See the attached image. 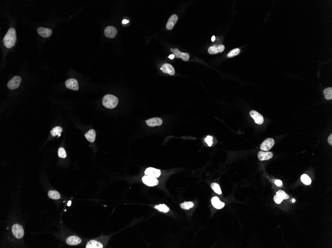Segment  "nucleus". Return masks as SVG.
I'll list each match as a JSON object with an SVG mask.
<instances>
[{"mask_svg": "<svg viewBox=\"0 0 332 248\" xmlns=\"http://www.w3.org/2000/svg\"><path fill=\"white\" fill-rule=\"evenodd\" d=\"M16 41L17 36L15 30L14 28H10L3 37V44L7 48H10L15 45Z\"/></svg>", "mask_w": 332, "mask_h": 248, "instance_id": "1", "label": "nucleus"}, {"mask_svg": "<svg viewBox=\"0 0 332 248\" xmlns=\"http://www.w3.org/2000/svg\"><path fill=\"white\" fill-rule=\"evenodd\" d=\"M118 98L114 95H106L102 99V105L106 108L112 109L115 108L118 106Z\"/></svg>", "mask_w": 332, "mask_h": 248, "instance_id": "2", "label": "nucleus"}, {"mask_svg": "<svg viewBox=\"0 0 332 248\" xmlns=\"http://www.w3.org/2000/svg\"><path fill=\"white\" fill-rule=\"evenodd\" d=\"M12 232L14 236L17 239H21L24 236V229L22 226L18 224H15L12 226Z\"/></svg>", "mask_w": 332, "mask_h": 248, "instance_id": "3", "label": "nucleus"}, {"mask_svg": "<svg viewBox=\"0 0 332 248\" xmlns=\"http://www.w3.org/2000/svg\"><path fill=\"white\" fill-rule=\"evenodd\" d=\"M21 83V78L19 76H15L9 81L7 86L10 89H15L19 87Z\"/></svg>", "mask_w": 332, "mask_h": 248, "instance_id": "4", "label": "nucleus"}, {"mask_svg": "<svg viewBox=\"0 0 332 248\" xmlns=\"http://www.w3.org/2000/svg\"><path fill=\"white\" fill-rule=\"evenodd\" d=\"M142 182L146 185L153 187L154 186L157 185L159 183V181L156 178L151 177L150 176H144L142 177Z\"/></svg>", "mask_w": 332, "mask_h": 248, "instance_id": "5", "label": "nucleus"}, {"mask_svg": "<svg viewBox=\"0 0 332 248\" xmlns=\"http://www.w3.org/2000/svg\"><path fill=\"white\" fill-rule=\"evenodd\" d=\"M274 144V140L273 138L267 139L261 144V149L264 151H268L273 148Z\"/></svg>", "mask_w": 332, "mask_h": 248, "instance_id": "6", "label": "nucleus"}, {"mask_svg": "<svg viewBox=\"0 0 332 248\" xmlns=\"http://www.w3.org/2000/svg\"><path fill=\"white\" fill-rule=\"evenodd\" d=\"M251 117L253 118L255 123L259 125L262 124L264 122V117L258 111H252L250 113Z\"/></svg>", "mask_w": 332, "mask_h": 248, "instance_id": "7", "label": "nucleus"}, {"mask_svg": "<svg viewBox=\"0 0 332 248\" xmlns=\"http://www.w3.org/2000/svg\"><path fill=\"white\" fill-rule=\"evenodd\" d=\"M104 35L106 37L109 38H113L118 33V30L116 27L113 26H109L104 29Z\"/></svg>", "mask_w": 332, "mask_h": 248, "instance_id": "8", "label": "nucleus"}, {"mask_svg": "<svg viewBox=\"0 0 332 248\" xmlns=\"http://www.w3.org/2000/svg\"><path fill=\"white\" fill-rule=\"evenodd\" d=\"M65 85L69 89L77 91L79 89L78 82L75 78H71L65 81Z\"/></svg>", "mask_w": 332, "mask_h": 248, "instance_id": "9", "label": "nucleus"}, {"mask_svg": "<svg viewBox=\"0 0 332 248\" xmlns=\"http://www.w3.org/2000/svg\"><path fill=\"white\" fill-rule=\"evenodd\" d=\"M146 175L150 176L154 178L160 177L161 175V171L158 169H155L153 167H149L146 169L145 171Z\"/></svg>", "mask_w": 332, "mask_h": 248, "instance_id": "10", "label": "nucleus"}, {"mask_svg": "<svg viewBox=\"0 0 332 248\" xmlns=\"http://www.w3.org/2000/svg\"><path fill=\"white\" fill-rule=\"evenodd\" d=\"M173 53L175 56V57L178 58V59L181 58L184 61H188L189 59V55L188 53L181 52V51H180L179 49H177V48H175V49H174Z\"/></svg>", "mask_w": 332, "mask_h": 248, "instance_id": "11", "label": "nucleus"}, {"mask_svg": "<svg viewBox=\"0 0 332 248\" xmlns=\"http://www.w3.org/2000/svg\"><path fill=\"white\" fill-rule=\"evenodd\" d=\"M224 49H225V46L223 45H214L209 48L208 52L210 54H216L222 52L224 50Z\"/></svg>", "mask_w": 332, "mask_h": 248, "instance_id": "12", "label": "nucleus"}, {"mask_svg": "<svg viewBox=\"0 0 332 248\" xmlns=\"http://www.w3.org/2000/svg\"><path fill=\"white\" fill-rule=\"evenodd\" d=\"M147 125L150 127H154L156 126H160L163 123L162 119L159 117H153L150 118L146 121Z\"/></svg>", "mask_w": 332, "mask_h": 248, "instance_id": "13", "label": "nucleus"}, {"mask_svg": "<svg viewBox=\"0 0 332 248\" xmlns=\"http://www.w3.org/2000/svg\"><path fill=\"white\" fill-rule=\"evenodd\" d=\"M258 157L261 161L269 160V159L273 158V154L272 152L268 151H260L258 153Z\"/></svg>", "mask_w": 332, "mask_h": 248, "instance_id": "14", "label": "nucleus"}, {"mask_svg": "<svg viewBox=\"0 0 332 248\" xmlns=\"http://www.w3.org/2000/svg\"><path fill=\"white\" fill-rule=\"evenodd\" d=\"M177 20H178V17H177V15H171L170 18H169V20L168 21L167 24H166V28L168 30H172V29L173 28L174 26H175L176 22H177Z\"/></svg>", "mask_w": 332, "mask_h": 248, "instance_id": "15", "label": "nucleus"}, {"mask_svg": "<svg viewBox=\"0 0 332 248\" xmlns=\"http://www.w3.org/2000/svg\"><path fill=\"white\" fill-rule=\"evenodd\" d=\"M66 242L67 244L68 245L70 246H75L80 244L82 240L80 238L76 236H71L67 238Z\"/></svg>", "mask_w": 332, "mask_h": 248, "instance_id": "16", "label": "nucleus"}, {"mask_svg": "<svg viewBox=\"0 0 332 248\" xmlns=\"http://www.w3.org/2000/svg\"><path fill=\"white\" fill-rule=\"evenodd\" d=\"M38 32L39 35L45 38L50 37L52 34V30L50 29L45 27H39L38 29Z\"/></svg>", "mask_w": 332, "mask_h": 248, "instance_id": "17", "label": "nucleus"}, {"mask_svg": "<svg viewBox=\"0 0 332 248\" xmlns=\"http://www.w3.org/2000/svg\"><path fill=\"white\" fill-rule=\"evenodd\" d=\"M161 69L164 73L170 74L171 75H173L175 74V71L173 66L169 64H165L162 66Z\"/></svg>", "mask_w": 332, "mask_h": 248, "instance_id": "18", "label": "nucleus"}, {"mask_svg": "<svg viewBox=\"0 0 332 248\" xmlns=\"http://www.w3.org/2000/svg\"><path fill=\"white\" fill-rule=\"evenodd\" d=\"M211 203L213 207L217 209H221L225 206V204L220 201L217 197L212 198L211 199Z\"/></svg>", "mask_w": 332, "mask_h": 248, "instance_id": "19", "label": "nucleus"}, {"mask_svg": "<svg viewBox=\"0 0 332 248\" xmlns=\"http://www.w3.org/2000/svg\"><path fill=\"white\" fill-rule=\"evenodd\" d=\"M86 248H102V244L95 240H92L87 243L86 246Z\"/></svg>", "mask_w": 332, "mask_h": 248, "instance_id": "20", "label": "nucleus"}, {"mask_svg": "<svg viewBox=\"0 0 332 248\" xmlns=\"http://www.w3.org/2000/svg\"><path fill=\"white\" fill-rule=\"evenodd\" d=\"M95 132L94 129H90L85 134V136L89 142H94L95 139Z\"/></svg>", "mask_w": 332, "mask_h": 248, "instance_id": "21", "label": "nucleus"}, {"mask_svg": "<svg viewBox=\"0 0 332 248\" xmlns=\"http://www.w3.org/2000/svg\"><path fill=\"white\" fill-rule=\"evenodd\" d=\"M48 196L52 199L58 200L60 199L61 196L59 193L56 190H50L48 193Z\"/></svg>", "mask_w": 332, "mask_h": 248, "instance_id": "22", "label": "nucleus"}, {"mask_svg": "<svg viewBox=\"0 0 332 248\" xmlns=\"http://www.w3.org/2000/svg\"><path fill=\"white\" fill-rule=\"evenodd\" d=\"M63 129L61 127H55L54 128H53V129L50 131V133L53 137H55L57 135H58V137H60L61 136V133Z\"/></svg>", "mask_w": 332, "mask_h": 248, "instance_id": "23", "label": "nucleus"}, {"mask_svg": "<svg viewBox=\"0 0 332 248\" xmlns=\"http://www.w3.org/2000/svg\"><path fill=\"white\" fill-rule=\"evenodd\" d=\"M194 203L191 202H185L182 203L180 204V207L182 209L187 210V209H190L191 208H193L194 207Z\"/></svg>", "mask_w": 332, "mask_h": 248, "instance_id": "24", "label": "nucleus"}, {"mask_svg": "<svg viewBox=\"0 0 332 248\" xmlns=\"http://www.w3.org/2000/svg\"><path fill=\"white\" fill-rule=\"evenodd\" d=\"M324 95L326 99L328 100L332 99V88L331 87L327 88L324 90Z\"/></svg>", "mask_w": 332, "mask_h": 248, "instance_id": "25", "label": "nucleus"}, {"mask_svg": "<svg viewBox=\"0 0 332 248\" xmlns=\"http://www.w3.org/2000/svg\"><path fill=\"white\" fill-rule=\"evenodd\" d=\"M155 209H158L159 211H162L164 213H167L170 211L169 209L166 204H160L156 205L155 206Z\"/></svg>", "mask_w": 332, "mask_h": 248, "instance_id": "26", "label": "nucleus"}, {"mask_svg": "<svg viewBox=\"0 0 332 248\" xmlns=\"http://www.w3.org/2000/svg\"><path fill=\"white\" fill-rule=\"evenodd\" d=\"M301 180L302 182L306 185H309L311 183V179L307 174H303L301 177Z\"/></svg>", "mask_w": 332, "mask_h": 248, "instance_id": "27", "label": "nucleus"}, {"mask_svg": "<svg viewBox=\"0 0 332 248\" xmlns=\"http://www.w3.org/2000/svg\"><path fill=\"white\" fill-rule=\"evenodd\" d=\"M276 195L278 196V197L280 198V199L283 200H286L289 199L290 196L288 195L287 194H286V193L285 192V191L283 190H279L276 193Z\"/></svg>", "mask_w": 332, "mask_h": 248, "instance_id": "28", "label": "nucleus"}, {"mask_svg": "<svg viewBox=\"0 0 332 248\" xmlns=\"http://www.w3.org/2000/svg\"><path fill=\"white\" fill-rule=\"evenodd\" d=\"M211 187L213 191H214L217 194H219V195L222 194L221 190L219 185H218L216 183H213L211 184Z\"/></svg>", "mask_w": 332, "mask_h": 248, "instance_id": "29", "label": "nucleus"}, {"mask_svg": "<svg viewBox=\"0 0 332 248\" xmlns=\"http://www.w3.org/2000/svg\"><path fill=\"white\" fill-rule=\"evenodd\" d=\"M240 52V49H239V48H236V49H233V50H232L230 51V52L229 53L228 55H227V57H235V56L238 55Z\"/></svg>", "mask_w": 332, "mask_h": 248, "instance_id": "30", "label": "nucleus"}, {"mask_svg": "<svg viewBox=\"0 0 332 248\" xmlns=\"http://www.w3.org/2000/svg\"><path fill=\"white\" fill-rule=\"evenodd\" d=\"M58 157L60 158H62V159H64V158H66V153L64 148H63L62 147L59 148L58 151Z\"/></svg>", "mask_w": 332, "mask_h": 248, "instance_id": "31", "label": "nucleus"}, {"mask_svg": "<svg viewBox=\"0 0 332 248\" xmlns=\"http://www.w3.org/2000/svg\"><path fill=\"white\" fill-rule=\"evenodd\" d=\"M212 137L210 136H207L206 138L205 139V141L206 142L208 146L209 147H211L212 144H213V141H212Z\"/></svg>", "mask_w": 332, "mask_h": 248, "instance_id": "32", "label": "nucleus"}, {"mask_svg": "<svg viewBox=\"0 0 332 248\" xmlns=\"http://www.w3.org/2000/svg\"><path fill=\"white\" fill-rule=\"evenodd\" d=\"M274 202H275L276 204H280L283 201V200L280 199V198L278 197V196H276V195H275V196H274Z\"/></svg>", "mask_w": 332, "mask_h": 248, "instance_id": "33", "label": "nucleus"}, {"mask_svg": "<svg viewBox=\"0 0 332 248\" xmlns=\"http://www.w3.org/2000/svg\"><path fill=\"white\" fill-rule=\"evenodd\" d=\"M274 183H275V184H276V185L278 186H279V187H280V186H283V182H282L281 180H276Z\"/></svg>", "mask_w": 332, "mask_h": 248, "instance_id": "34", "label": "nucleus"}, {"mask_svg": "<svg viewBox=\"0 0 332 248\" xmlns=\"http://www.w3.org/2000/svg\"><path fill=\"white\" fill-rule=\"evenodd\" d=\"M328 143H329V144H330V145H332V134H330V136H329V137H328Z\"/></svg>", "mask_w": 332, "mask_h": 248, "instance_id": "35", "label": "nucleus"}, {"mask_svg": "<svg viewBox=\"0 0 332 248\" xmlns=\"http://www.w3.org/2000/svg\"><path fill=\"white\" fill-rule=\"evenodd\" d=\"M128 22H129V21L128 20H126V19H123V20H122V23L123 24H126Z\"/></svg>", "mask_w": 332, "mask_h": 248, "instance_id": "36", "label": "nucleus"}, {"mask_svg": "<svg viewBox=\"0 0 332 248\" xmlns=\"http://www.w3.org/2000/svg\"><path fill=\"white\" fill-rule=\"evenodd\" d=\"M169 57L170 59H174V57H175V56H174L173 54L170 55L169 56Z\"/></svg>", "mask_w": 332, "mask_h": 248, "instance_id": "37", "label": "nucleus"}, {"mask_svg": "<svg viewBox=\"0 0 332 248\" xmlns=\"http://www.w3.org/2000/svg\"><path fill=\"white\" fill-rule=\"evenodd\" d=\"M215 40V37L214 36H213L212 37V38H211V41H212V42H214Z\"/></svg>", "mask_w": 332, "mask_h": 248, "instance_id": "38", "label": "nucleus"}, {"mask_svg": "<svg viewBox=\"0 0 332 248\" xmlns=\"http://www.w3.org/2000/svg\"><path fill=\"white\" fill-rule=\"evenodd\" d=\"M71 201H69L68 202V204H67V205H68V206H71Z\"/></svg>", "mask_w": 332, "mask_h": 248, "instance_id": "39", "label": "nucleus"}, {"mask_svg": "<svg viewBox=\"0 0 332 248\" xmlns=\"http://www.w3.org/2000/svg\"><path fill=\"white\" fill-rule=\"evenodd\" d=\"M295 201H296V200L295 199H293L292 200V202H294Z\"/></svg>", "mask_w": 332, "mask_h": 248, "instance_id": "40", "label": "nucleus"}, {"mask_svg": "<svg viewBox=\"0 0 332 248\" xmlns=\"http://www.w3.org/2000/svg\"><path fill=\"white\" fill-rule=\"evenodd\" d=\"M171 52H173V51H174V49H171Z\"/></svg>", "mask_w": 332, "mask_h": 248, "instance_id": "41", "label": "nucleus"}]
</instances>
